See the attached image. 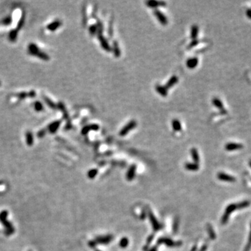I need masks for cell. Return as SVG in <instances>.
Listing matches in <instances>:
<instances>
[{
    "label": "cell",
    "instance_id": "6da1fadb",
    "mask_svg": "<svg viewBox=\"0 0 251 251\" xmlns=\"http://www.w3.org/2000/svg\"><path fill=\"white\" fill-rule=\"evenodd\" d=\"M8 213L6 210H3L0 213V222L5 228L4 234L6 236H10L15 232V228L10 221L7 220Z\"/></svg>",
    "mask_w": 251,
    "mask_h": 251
},
{
    "label": "cell",
    "instance_id": "7a4b0ae2",
    "mask_svg": "<svg viewBox=\"0 0 251 251\" xmlns=\"http://www.w3.org/2000/svg\"><path fill=\"white\" fill-rule=\"evenodd\" d=\"M236 209H239L238 203L237 204H231L228 205L227 208H225V213H224L223 215H222V219H221V223L222 225H225V224L227 223L228 220H229V215H231V213H232L233 211H234Z\"/></svg>",
    "mask_w": 251,
    "mask_h": 251
},
{
    "label": "cell",
    "instance_id": "3957f363",
    "mask_svg": "<svg viewBox=\"0 0 251 251\" xmlns=\"http://www.w3.org/2000/svg\"><path fill=\"white\" fill-rule=\"evenodd\" d=\"M137 126V121L135 120H132V121H129L126 125H125L123 128L120 130L119 135L120 136H125L128 133L130 130L134 129Z\"/></svg>",
    "mask_w": 251,
    "mask_h": 251
},
{
    "label": "cell",
    "instance_id": "277c9868",
    "mask_svg": "<svg viewBox=\"0 0 251 251\" xmlns=\"http://www.w3.org/2000/svg\"><path fill=\"white\" fill-rule=\"evenodd\" d=\"M161 243H164L168 247H176V246H180V245L181 244V242H174L173 241L172 239L168 238H160L158 240V244H161Z\"/></svg>",
    "mask_w": 251,
    "mask_h": 251
},
{
    "label": "cell",
    "instance_id": "5b68a950",
    "mask_svg": "<svg viewBox=\"0 0 251 251\" xmlns=\"http://www.w3.org/2000/svg\"><path fill=\"white\" fill-rule=\"evenodd\" d=\"M40 52H41V50H40L39 47L37 46L36 43H31L28 45L27 52L29 53L30 55L36 56L37 57V56H38V54L40 53Z\"/></svg>",
    "mask_w": 251,
    "mask_h": 251
},
{
    "label": "cell",
    "instance_id": "8992f818",
    "mask_svg": "<svg viewBox=\"0 0 251 251\" xmlns=\"http://www.w3.org/2000/svg\"><path fill=\"white\" fill-rule=\"evenodd\" d=\"M148 215H149V220L151 222V225H152V227H153V230L155 231H157L160 230V229H161L162 226L159 223L158 221L156 220V218H155V216L153 215V214L152 213V212L151 211H149V212H148Z\"/></svg>",
    "mask_w": 251,
    "mask_h": 251
},
{
    "label": "cell",
    "instance_id": "52a82bcc",
    "mask_svg": "<svg viewBox=\"0 0 251 251\" xmlns=\"http://www.w3.org/2000/svg\"><path fill=\"white\" fill-rule=\"evenodd\" d=\"M153 13H154L155 17L158 19L159 22H160L162 25L165 26L168 24V20H167V18L166 17L165 15H164L161 11H160L158 9H155L154 11H153Z\"/></svg>",
    "mask_w": 251,
    "mask_h": 251
},
{
    "label": "cell",
    "instance_id": "ba28073f",
    "mask_svg": "<svg viewBox=\"0 0 251 251\" xmlns=\"http://www.w3.org/2000/svg\"><path fill=\"white\" fill-rule=\"evenodd\" d=\"M212 102H213V105L220 111V112L222 113V114H227V110L224 107L223 103H222V102L220 100V98H218V97H214L212 99Z\"/></svg>",
    "mask_w": 251,
    "mask_h": 251
},
{
    "label": "cell",
    "instance_id": "9c48e42d",
    "mask_svg": "<svg viewBox=\"0 0 251 251\" xmlns=\"http://www.w3.org/2000/svg\"><path fill=\"white\" fill-rule=\"evenodd\" d=\"M61 120H56V121H52V123H50V124L47 125V130H48L50 133H54V132H56L58 130L60 125H61Z\"/></svg>",
    "mask_w": 251,
    "mask_h": 251
},
{
    "label": "cell",
    "instance_id": "30bf717a",
    "mask_svg": "<svg viewBox=\"0 0 251 251\" xmlns=\"http://www.w3.org/2000/svg\"><path fill=\"white\" fill-rule=\"evenodd\" d=\"M98 38L100 43V45H101V47L104 49V50H105L106 52H110L111 47L109 46L108 42L105 39V37L102 36V33H98Z\"/></svg>",
    "mask_w": 251,
    "mask_h": 251
},
{
    "label": "cell",
    "instance_id": "8fae6325",
    "mask_svg": "<svg viewBox=\"0 0 251 251\" xmlns=\"http://www.w3.org/2000/svg\"><path fill=\"white\" fill-rule=\"evenodd\" d=\"M225 148L227 151H235V150L243 149V145L242 144H239V143L229 142L226 144Z\"/></svg>",
    "mask_w": 251,
    "mask_h": 251
},
{
    "label": "cell",
    "instance_id": "7c38bea8",
    "mask_svg": "<svg viewBox=\"0 0 251 251\" xmlns=\"http://www.w3.org/2000/svg\"><path fill=\"white\" fill-rule=\"evenodd\" d=\"M98 129H99V125L98 124H96V123H92V124H89L84 126V128L82 129V130H81V133H82V135H86L89 131H91V130L96 131Z\"/></svg>",
    "mask_w": 251,
    "mask_h": 251
},
{
    "label": "cell",
    "instance_id": "4fadbf2b",
    "mask_svg": "<svg viewBox=\"0 0 251 251\" xmlns=\"http://www.w3.org/2000/svg\"><path fill=\"white\" fill-rule=\"evenodd\" d=\"M217 176H218V179L220 180V181L227 182H234L236 181V178H235L234 176L225 174V173L223 172H219Z\"/></svg>",
    "mask_w": 251,
    "mask_h": 251
},
{
    "label": "cell",
    "instance_id": "5bb4252c",
    "mask_svg": "<svg viewBox=\"0 0 251 251\" xmlns=\"http://www.w3.org/2000/svg\"><path fill=\"white\" fill-rule=\"evenodd\" d=\"M113 236L111 235H107V236H98L94 240L96 243H102V244H107L109 242L112 240Z\"/></svg>",
    "mask_w": 251,
    "mask_h": 251
},
{
    "label": "cell",
    "instance_id": "9a60e30c",
    "mask_svg": "<svg viewBox=\"0 0 251 251\" xmlns=\"http://www.w3.org/2000/svg\"><path fill=\"white\" fill-rule=\"evenodd\" d=\"M61 25H62V22L60 21L59 20H56L53 21V22H51V23L47 24L46 28L47 29L49 30V31H54Z\"/></svg>",
    "mask_w": 251,
    "mask_h": 251
},
{
    "label": "cell",
    "instance_id": "2e32d148",
    "mask_svg": "<svg viewBox=\"0 0 251 251\" xmlns=\"http://www.w3.org/2000/svg\"><path fill=\"white\" fill-rule=\"evenodd\" d=\"M146 6L149 8H155L159 6H165L166 5V2L165 1H153V0H150V1H146Z\"/></svg>",
    "mask_w": 251,
    "mask_h": 251
},
{
    "label": "cell",
    "instance_id": "e0dca14e",
    "mask_svg": "<svg viewBox=\"0 0 251 251\" xmlns=\"http://www.w3.org/2000/svg\"><path fill=\"white\" fill-rule=\"evenodd\" d=\"M198 64V59L197 57L189 58L186 61V66L189 69H193Z\"/></svg>",
    "mask_w": 251,
    "mask_h": 251
},
{
    "label": "cell",
    "instance_id": "ac0fdd59",
    "mask_svg": "<svg viewBox=\"0 0 251 251\" xmlns=\"http://www.w3.org/2000/svg\"><path fill=\"white\" fill-rule=\"evenodd\" d=\"M178 79L177 76L172 75V77L169 78V80L167 81V82L165 84V87L167 89H170V88H172V86H174V85H175L176 83L178 82Z\"/></svg>",
    "mask_w": 251,
    "mask_h": 251
},
{
    "label": "cell",
    "instance_id": "d6986e66",
    "mask_svg": "<svg viewBox=\"0 0 251 251\" xmlns=\"http://www.w3.org/2000/svg\"><path fill=\"white\" fill-rule=\"evenodd\" d=\"M155 91L162 97H166L167 96L168 91H167V89H166L165 86L160 85V84H156L155 86Z\"/></svg>",
    "mask_w": 251,
    "mask_h": 251
},
{
    "label": "cell",
    "instance_id": "ffe728a7",
    "mask_svg": "<svg viewBox=\"0 0 251 251\" xmlns=\"http://www.w3.org/2000/svg\"><path fill=\"white\" fill-rule=\"evenodd\" d=\"M18 31L16 29H14L10 30L8 33V40L10 42H15L17 40V35H18Z\"/></svg>",
    "mask_w": 251,
    "mask_h": 251
},
{
    "label": "cell",
    "instance_id": "44dd1931",
    "mask_svg": "<svg viewBox=\"0 0 251 251\" xmlns=\"http://www.w3.org/2000/svg\"><path fill=\"white\" fill-rule=\"evenodd\" d=\"M135 170H136V166L135 165H132L128 169V172L126 174V178L128 181H131L133 179L134 176L135 174Z\"/></svg>",
    "mask_w": 251,
    "mask_h": 251
},
{
    "label": "cell",
    "instance_id": "7402d4cb",
    "mask_svg": "<svg viewBox=\"0 0 251 251\" xmlns=\"http://www.w3.org/2000/svg\"><path fill=\"white\" fill-rule=\"evenodd\" d=\"M26 143L28 146H31L33 144V136L31 131H26L25 134Z\"/></svg>",
    "mask_w": 251,
    "mask_h": 251
},
{
    "label": "cell",
    "instance_id": "603a6c76",
    "mask_svg": "<svg viewBox=\"0 0 251 251\" xmlns=\"http://www.w3.org/2000/svg\"><path fill=\"white\" fill-rule=\"evenodd\" d=\"M199 33V27L197 25H192L191 27V31H190V38L192 40L197 39V37L198 36Z\"/></svg>",
    "mask_w": 251,
    "mask_h": 251
},
{
    "label": "cell",
    "instance_id": "cb8c5ba5",
    "mask_svg": "<svg viewBox=\"0 0 251 251\" xmlns=\"http://www.w3.org/2000/svg\"><path fill=\"white\" fill-rule=\"evenodd\" d=\"M43 98L44 101L45 102V103H46L47 106H48L49 107H50L51 109H56V108H57V105H56V104L54 103V102H53L52 100L50 99V98H49L48 97H47L45 96H43Z\"/></svg>",
    "mask_w": 251,
    "mask_h": 251
},
{
    "label": "cell",
    "instance_id": "d4e9b609",
    "mask_svg": "<svg viewBox=\"0 0 251 251\" xmlns=\"http://www.w3.org/2000/svg\"><path fill=\"white\" fill-rule=\"evenodd\" d=\"M112 49H113V52H114V56H115V57H119V56H121V51H120L119 44H118L117 41L113 42Z\"/></svg>",
    "mask_w": 251,
    "mask_h": 251
},
{
    "label": "cell",
    "instance_id": "484cf974",
    "mask_svg": "<svg viewBox=\"0 0 251 251\" xmlns=\"http://www.w3.org/2000/svg\"><path fill=\"white\" fill-rule=\"evenodd\" d=\"M172 126L175 131H181V124L178 119H173L172 121Z\"/></svg>",
    "mask_w": 251,
    "mask_h": 251
},
{
    "label": "cell",
    "instance_id": "4316f807",
    "mask_svg": "<svg viewBox=\"0 0 251 251\" xmlns=\"http://www.w3.org/2000/svg\"><path fill=\"white\" fill-rule=\"evenodd\" d=\"M190 153H191L192 158L193 159L195 163L197 164V162L199 161V157L198 151H197V149H195V148H192L191 151H190Z\"/></svg>",
    "mask_w": 251,
    "mask_h": 251
},
{
    "label": "cell",
    "instance_id": "83f0119b",
    "mask_svg": "<svg viewBox=\"0 0 251 251\" xmlns=\"http://www.w3.org/2000/svg\"><path fill=\"white\" fill-rule=\"evenodd\" d=\"M24 21H25V15H24V13H22L20 20H19L18 22H17V26L16 28H15L17 31H20V30L22 29V26H23L24 24Z\"/></svg>",
    "mask_w": 251,
    "mask_h": 251
},
{
    "label": "cell",
    "instance_id": "f1b7e54d",
    "mask_svg": "<svg viewBox=\"0 0 251 251\" xmlns=\"http://www.w3.org/2000/svg\"><path fill=\"white\" fill-rule=\"evenodd\" d=\"M185 168L188 169V170L197 171V169H199V165L197 163H190V162H188V163L185 164Z\"/></svg>",
    "mask_w": 251,
    "mask_h": 251
},
{
    "label": "cell",
    "instance_id": "f546056e",
    "mask_svg": "<svg viewBox=\"0 0 251 251\" xmlns=\"http://www.w3.org/2000/svg\"><path fill=\"white\" fill-rule=\"evenodd\" d=\"M57 108L60 109L61 111H62L63 113V116H64L65 119H68V113H67V112H66V107H65V105H63V102H59V103L57 104Z\"/></svg>",
    "mask_w": 251,
    "mask_h": 251
},
{
    "label": "cell",
    "instance_id": "4dcf8cb0",
    "mask_svg": "<svg viewBox=\"0 0 251 251\" xmlns=\"http://www.w3.org/2000/svg\"><path fill=\"white\" fill-rule=\"evenodd\" d=\"M12 23V17L10 15L5 17L4 18H3L1 21V24H3L4 26H8Z\"/></svg>",
    "mask_w": 251,
    "mask_h": 251
},
{
    "label": "cell",
    "instance_id": "1f68e13d",
    "mask_svg": "<svg viewBox=\"0 0 251 251\" xmlns=\"http://www.w3.org/2000/svg\"><path fill=\"white\" fill-rule=\"evenodd\" d=\"M34 109L37 112H41L44 109L43 103L40 101H36L34 102Z\"/></svg>",
    "mask_w": 251,
    "mask_h": 251
},
{
    "label": "cell",
    "instance_id": "d6a6232c",
    "mask_svg": "<svg viewBox=\"0 0 251 251\" xmlns=\"http://www.w3.org/2000/svg\"><path fill=\"white\" fill-rule=\"evenodd\" d=\"M128 243H129V241H128V238H127L126 237H123V238H121V240H120L119 245H120V247H121V248H126L127 246H128Z\"/></svg>",
    "mask_w": 251,
    "mask_h": 251
},
{
    "label": "cell",
    "instance_id": "836d02e7",
    "mask_svg": "<svg viewBox=\"0 0 251 251\" xmlns=\"http://www.w3.org/2000/svg\"><path fill=\"white\" fill-rule=\"evenodd\" d=\"M15 96L17 97L19 99L22 100L27 98V97L29 98V93H28V92H25V91H22V92L17 93V94L15 95Z\"/></svg>",
    "mask_w": 251,
    "mask_h": 251
},
{
    "label": "cell",
    "instance_id": "e575fe53",
    "mask_svg": "<svg viewBox=\"0 0 251 251\" xmlns=\"http://www.w3.org/2000/svg\"><path fill=\"white\" fill-rule=\"evenodd\" d=\"M98 174V170L96 169H92L88 172L87 176L89 178H93Z\"/></svg>",
    "mask_w": 251,
    "mask_h": 251
},
{
    "label": "cell",
    "instance_id": "d590c367",
    "mask_svg": "<svg viewBox=\"0 0 251 251\" xmlns=\"http://www.w3.org/2000/svg\"><path fill=\"white\" fill-rule=\"evenodd\" d=\"M207 229H208V234H209V236L211 237V238H212V239H214L215 238V234L214 231H213V227H212L210 225H208Z\"/></svg>",
    "mask_w": 251,
    "mask_h": 251
},
{
    "label": "cell",
    "instance_id": "8d00e7d4",
    "mask_svg": "<svg viewBox=\"0 0 251 251\" xmlns=\"http://www.w3.org/2000/svg\"><path fill=\"white\" fill-rule=\"evenodd\" d=\"M250 203L249 201H241V202L238 203V208H239V209L246 208V207H248L249 205H250Z\"/></svg>",
    "mask_w": 251,
    "mask_h": 251
},
{
    "label": "cell",
    "instance_id": "74e56055",
    "mask_svg": "<svg viewBox=\"0 0 251 251\" xmlns=\"http://www.w3.org/2000/svg\"><path fill=\"white\" fill-rule=\"evenodd\" d=\"M250 248H251V226H250V234H249L248 243H247V245H245V249L243 251H249L250 250Z\"/></svg>",
    "mask_w": 251,
    "mask_h": 251
},
{
    "label": "cell",
    "instance_id": "f35d334b",
    "mask_svg": "<svg viewBox=\"0 0 251 251\" xmlns=\"http://www.w3.org/2000/svg\"><path fill=\"white\" fill-rule=\"evenodd\" d=\"M97 31H98V26L96 25H95V24H93V25L90 26L89 29V31L91 33V35H94L96 34V33L97 32Z\"/></svg>",
    "mask_w": 251,
    "mask_h": 251
},
{
    "label": "cell",
    "instance_id": "ab89813d",
    "mask_svg": "<svg viewBox=\"0 0 251 251\" xmlns=\"http://www.w3.org/2000/svg\"><path fill=\"white\" fill-rule=\"evenodd\" d=\"M45 134H46V129H41V130H40L39 131H38L37 132L36 135L37 137H39V138H42V137H43L45 135Z\"/></svg>",
    "mask_w": 251,
    "mask_h": 251
},
{
    "label": "cell",
    "instance_id": "60d3db41",
    "mask_svg": "<svg viewBox=\"0 0 251 251\" xmlns=\"http://www.w3.org/2000/svg\"><path fill=\"white\" fill-rule=\"evenodd\" d=\"M198 43H199V40H197V39L192 40L191 43L189 44V45L188 46V49H191V48H192V47H193L196 46V45H197V44H198Z\"/></svg>",
    "mask_w": 251,
    "mask_h": 251
},
{
    "label": "cell",
    "instance_id": "b9f144b4",
    "mask_svg": "<svg viewBox=\"0 0 251 251\" xmlns=\"http://www.w3.org/2000/svg\"><path fill=\"white\" fill-rule=\"evenodd\" d=\"M28 93H29V98H34L36 96V91H33V90L29 91Z\"/></svg>",
    "mask_w": 251,
    "mask_h": 251
},
{
    "label": "cell",
    "instance_id": "7bdbcfd3",
    "mask_svg": "<svg viewBox=\"0 0 251 251\" xmlns=\"http://www.w3.org/2000/svg\"><path fill=\"white\" fill-rule=\"evenodd\" d=\"M97 243H96V241H94V240H92V241H90L89 242V246L90 248H95V246H96V245Z\"/></svg>",
    "mask_w": 251,
    "mask_h": 251
},
{
    "label": "cell",
    "instance_id": "ee69618b",
    "mask_svg": "<svg viewBox=\"0 0 251 251\" xmlns=\"http://www.w3.org/2000/svg\"><path fill=\"white\" fill-rule=\"evenodd\" d=\"M246 15L249 19H251V8H248V9H247Z\"/></svg>",
    "mask_w": 251,
    "mask_h": 251
},
{
    "label": "cell",
    "instance_id": "f6af8a7d",
    "mask_svg": "<svg viewBox=\"0 0 251 251\" xmlns=\"http://www.w3.org/2000/svg\"><path fill=\"white\" fill-rule=\"evenodd\" d=\"M177 226H178V222H177V220H175V221H174V231H176V229H177Z\"/></svg>",
    "mask_w": 251,
    "mask_h": 251
},
{
    "label": "cell",
    "instance_id": "bcb514c9",
    "mask_svg": "<svg viewBox=\"0 0 251 251\" xmlns=\"http://www.w3.org/2000/svg\"><path fill=\"white\" fill-rule=\"evenodd\" d=\"M206 249H207V245H204V246H203L202 248H201V250L200 251H206Z\"/></svg>",
    "mask_w": 251,
    "mask_h": 251
},
{
    "label": "cell",
    "instance_id": "7dc6e473",
    "mask_svg": "<svg viewBox=\"0 0 251 251\" xmlns=\"http://www.w3.org/2000/svg\"><path fill=\"white\" fill-rule=\"evenodd\" d=\"M149 251H157V247L156 246L153 247V248H151V250H150Z\"/></svg>",
    "mask_w": 251,
    "mask_h": 251
},
{
    "label": "cell",
    "instance_id": "c3c4849f",
    "mask_svg": "<svg viewBox=\"0 0 251 251\" xmlns=\"http://www.w3.org/2000/svg\"><path fill=\"white\" fill-rule=\"evenodd\" d=\"M249 165H250V167H251V160H250V161H249Z\"/></svg>",
    "mask_w": 251,
    "mask_h": 251
},
{
    "label": "cell",
    "instance_id": "681fc988",
    "mask_svg": "<svg viewBox=\"0 0 251 251\" xmlns=\"http://www.w3.org/2000/svg\"><path fill=\"white\" fill-rule=\"evenodd\" d=\"M0 86H1V82H0Z\"/></svg>",
    "mask_w": 251,
    "mask_h": 251
},
{
    "label": "cell",
    "instance_id": "f907efd6",
    "mask_svg": "<svg viewBox=\"0 0 251 251\" xmlns=\"http://www.w3.org/2000/svg\"><path fill=\"white\" fill-rule=\"evenodd\" d=\"M96 251H100V250H96Z\"/></svg>",
    "mask_w": 251,
    "mask_h": 251
}]
</instances>
